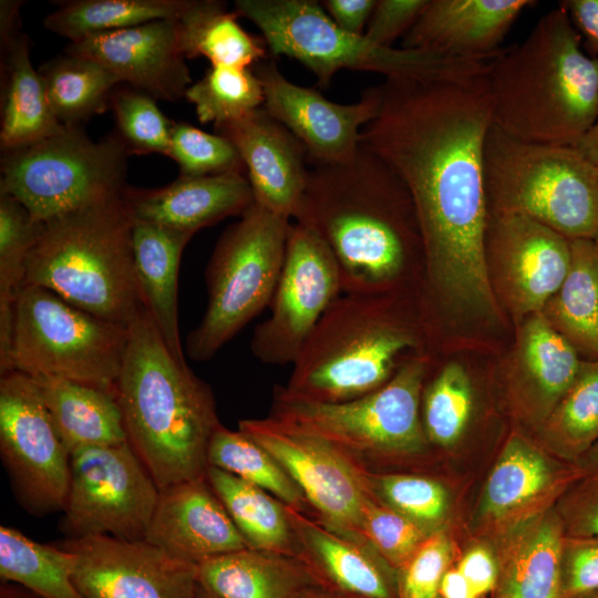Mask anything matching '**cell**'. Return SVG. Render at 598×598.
<instances>
[{"label":"cell","instance_id":"obj_1","mask_svg":"<svg viewBox=\"0 0 598 598\" xmlns=\"http://www.w3.org/2000/svg\"><path fill=\"white\" fill-rule=\"evenodd\" d=\"M487 73L386 79L380 112L361 130V145L412 195L424 244L421 302L430 321L501 316L485 252L483 154L493 124Z\"/></svg>","mask_w":598,"mask_h":598},{"label":"cell","instance_id":"obj_2","mask_svg":"<svg viewBox=\"0 0 598 598\" xmlns=\"http://www.w3.org/2000/svg\"><path fill=\"white\" fill-rule=\"evenodd\" d=\"M313 166L295 219L330 249L343 293H392L410 270L423 275L412 195L380 156L361 145L346 162Z\"/></svg>","mask_w":598,"mask_h":598},{"label":"cell","instance_id":"obj_3","mask_svg":"<svg viewBox=\"0 0 598 598\" xmlns=\"http://www.w3.org/2000/svg\"><path fill=\"white\" fill-rule=\"evenodd\" d=\"M115 392L127 442L159 489L206 475L220 425L213 393L171 352L146 309L128 326Z\"/></svg>","mask_w":598,"mask_h":598},{"label":"cell","instance_id":"obj_4","mask_svg":"<svg viewBox=\"0 0 598 598\" xmlns=\"http://www.w3.org/2000/svg\"><path fill=\"white\" fill-rule=\"evenodd\" d=\"M492 123L529 143L576 146L598 120V59L559 4L487 73Z\"/></svg>","mask_w":598,"mask_h":598},{"label":"cell","instance_id":"obj_5","mask_svg":"<svg viewBox=\"0 0 598 598\" xmlns=\"http://www.w3.org/2000/svg\"><path fill=\"white\" fill-rule=\"evenodd\" d=\"M133 218L122 194L42 224L24 286L128 327L145 309L134 270Z\"/></svg>","mask_w":598,"mask_h":598},{"label":"cell","instance_id":"obj_6","mask_svg":"<svg viewBox=\"0 0 598 598\" xmlns=\"http://www.w3.org/2000/svg\"><path fill=\"white\" fill-rule=\"evenodd\" d=\"M392 293L339 296L322 315L295 360L281 390L293 398L340 403L386 384L420 352L416 320L400 311Z\"/></svg>","mask_w":598,"mask_h":598},{"label":"cell","instance_id":"obj_7","mask_svg":"<svg viewBox=\"0 0 598 598\" xmlns=\"http://www.w3.org/2000/svg\"><path fill=\"white\" fill-rule=\"evenodd\" d=\"M235 12L254 22L274 56L293 58L326 87L341 69L386 79H463L489 71L491 59L395 49L340 29L313 0H236Z\"/></svg>","mask_w":598,"mask_h":598},{"label":"cell","instance_id":"obj_8","mask_svg":"<svg viewBox=\"0 0 598 598\" xmlns=\"http://www.w3.org/2000/svg\"><path fill=\"white\" fill-rule=\"evenodd\" d=\"M483 174L488 214L524 215L569 240L598 235V167L575 146L524 142L492 124Z\"/></svg>","mask_w":598,"mask_h":598},{"label":"cell","instance_id":"obj_9","mask_svg":"<svg viewBox=\"0 0 598 598\" xmlns=\"http://www.w3.org/2000/svg\"><path fill=\"white\" fill-rule=\"evenodd\" d=\"M289 226L288 217L254 203L220 236L206 269V309L186 339L192 360H210L269 306Z\"/></svg>","mask_w":598,"mask_h":598},{"label":"cell","instance_id":"obj_10","mask_svg":"<svg viewBox=\"0 0 598 598\" xmlns=\"http://www.w3.org/2000/svg\"><path fill=\"white\" fill-rule=\"evenodd\" d=\"M128 327L83 311L53 291L24 286L13 312L6 369L115 392Z\"/></svg>","mask_w":598,"mask_h":598},{"label":"cell","instance_id":"obj_11","mask_svg":"<svg viewBox=\"0 0 598 598\" xmlns=\"http://www.w3.org/2000/svg\"><path fill=\"white\" fill-rule=\"evenodd\" d=\"M430 369L427 354L408 361L382 388L361 398L323 403L277 388L272 416L315 434L369 471V462L424 451L421 395Z\"/></svg>","mask_w":598,"mask_h":598},{"label":"cell","instance_id":"obj_12","mask_svg":"<svg viewBox=\"0 0 598 598\" xmlns=\"http://www.w3.org/2000/svg\"><path fill=\"white\" fill-rule=\"evenodd\" d=\"M128 153L120 138L92 141L79 127L16 150L1 158L0 193L44 224L118 196Z\"/></svg>","mask_w":598,"mask_h":598},{"label":"cell","instance_id":"obj_13","mask_svg":"<svg viewBox=\"0 0 598 598\" xmlns=\"http://www.w3.org/2000/svg\"><path fill=\"white\" fill-rule=\"evenodd\" d=\"M63 508L66 538L105 535L144 540L159 487L128 442L71 452Z\"/></svg>","mask_w":598,"mask_h":598},{"label":"cell","instance_id":"obj_14","mask_svg":"<svg viewBox=\"0 0 598 598\" xmlns=\"http://www.w3.org/2000/svg\"><path fill=\"white\" fill-rule=\"evenodd\" d=\"M0 454L14 496L29 514L63 511L71 453L35 380L14 370L0 379Z\"/></svg>","mask_w":598,"mask_h":598},{"label":"cell","instance_id":"obj_15","mask_svg":"<svg viewBox=\"0 0 598 598\" xmlns=\"http://www.w3.org/2000/svg\"><path fill=\"white\" fill-rule=\"evenodd\" d=\"M238 430L281 465L318 519L368 545L362 536V516L374 495L368 470L326 440L272 415L241 420Z\"/></svg>","mask_w":598,"mask_h":598},{"label":"cell","instance_id":"obj_16","mask_svg":"<svg viewBox=\"0 0 598 598\" xmlns=\"http://www.w3.org/2000/svg\"><path fill=\"white\" fill-rule=\"evenodd\" d=\"M342 292L337 262L309 227L290 224L283 265L269 303L270 316L250 341L264 363H293L329 306Z\"/></svg>","mask_w":598,"mask_h":598},{"label":"cell","instance_id":"obj_17","mask_svg":"<svg viewBox=\"0 0 598 598\" xmlns=\"http://www.w3.org/2000/svg\"><path fill=\"white\" fill-rule=\"evenodd\" d=\"M488 274L517 322L540 312L570 267L569 239L524 215L488 214L485 235Z\"/></svg>","mask_w":598,"mask_h":598},{"label":"cell","instance_id":"obj_18","mask_svg":"<svg viewBox=\"0 0 598 598\" xmlns=\"http://www.w3.org/2000/svg\"><path fill=\"white\" fill-rule=\"evenodd\" d=\"M56 545L72 553V579L85 598H197L198 566L145 540L97 535Z\"/></svg>","mask_w":598,"mask_h":598},{"label":"cell","instance_id":"obj_19","mask_svg":"<svg viewBox=\"0 0 598 598\" xmlns=\"http://www.w3.org/2000/svg\"><path fill=\"white\" fill-rule=\"evenodd\" d=\"M252 71L262 86V107L299 140L313 165L352 158L361 146L360 127L380 112V85L365 90L357 103L339 104L288 81L274 60L257 63Z\"/></svg>","mask_w":598,"mask_h":598},{"label":"cell","instance_id":"obj_20","mask_svg":"<svg viewBox=\"0 0 598 598\" xmlns=\"http://www.w3.org/2000/svg\"><path fill=\"white\" fill-rule=\"evenodd\" d=\"M177 20H155L93 34L71 42L65 52L97 62L121 83L154 99L175 101L193 84Z\"/></svg>","mask_w":598,"mask_h":598},{"label":"cell","instance_id":"obj_21","mask_svg":"<svg viewBox=\"0 0 598 598\" xmlns=\"http://www.w3.org/2000/svg\"><path fill=\"white\" fill-rule=\"evenodd\" d=\"M144 540L197 566L213 557L250 548L206 475L159 489Z\"/></svg>","mask_w":598,"mask_h":598},{"label":"cell","instance_id":"obj_22","mask_svg":"<svg viewBox=\"0 0 598 598\" xmlns=\"http://www.w3.org/2000/svg\"><path fill=\"white\" fill-rule=\"evenodd\" d=\"M215 131L238 150L255 203L275 214L295 218L309 171L307 153L299 140L264 107Z\"/></svg>","mask_w":598,"mask_h":598},{"label":"cell","instance_id":"obj_23","mask_svg":"<svg viewBox=\"0 0 598 598\" xmlns=\"http://www.w3.org/2000/svg\"><path fill=\"white\" fill-rule=\"evenodd\" d=\"M286 513L313 584L340 598H400L398 574L370 546L291 506Z\"/></svg>","mask_w":598,"mask_h":598},{"label":"cell","instance_id":"obj_24","mask_svg":"<svg viewBox=\"0 0 598 598\" xmlns=\"http://www.w3.org/2000/svg\"><path fill=\"white\" fill-rule=\"evenodd\" d=\"M528 0H427L401 48L454 56L494 59Z\"/></svg>","mask_w":598,"mask_h":598},{"label":"cell","instance_id":"obj_25","mask_svg":"<svg viewBox=\"0 0 598 598\" xmlns=\"http://www.w3.org/2000/svg\"><path fill=\"white\" fill-rule=\"evenodd\" d=\"M122 196L133 219L192 234L228 216H241L255 203L243 173L179 176L161 188L126 187Z\"/></svg>","mask_w":598,"mask_h":598},{"label":"cell","instance_id":"obj_26","mask_svg":"<svg viewBox=\"0 0 598 598\" xmlns=\"http://www.w3.org/2000/svg\"><path fill=\"white\" fill-rule=\"evenodd\" d=\"M193 236L133 219L134 270L144 307L171 352L183 362L186 361L178 330L177 283L183 250Z\"/></svg>","mask_w":598,"mask_h":598},{"label":"cell","instance_id":"obj_27","mask_svg":"<svg viewBox=\"0 0 598 598\" xmlns=\"http://www.w3.org/2000/svg\"><path fill=\"white\" fill-rule=\"evenodd\" d=\"M513 377L534 403L539 416H548L575 382L582 360L542 312L525 318L517 332Z\"/></svg>","mask_w":598,"mask_h":598},{"label":"cell","instance_id":"obj_28","mask_svg":"<svg viewBox=\"0 0 598 598\" xmlns=\"http://www.w3.org/2000/svg\"><path fill=\"white\" fill-rule=\"evenodd\" d=\"M198 582L218 598H300L315 585L296 557L255 548L200 563Z\"/></svg>","mask_w":598,"mask_h":598},{"label":"cell","instance_id":"obj_29","mask_svg":"<svg viewBox=\"0 0 598 598\" xmlns=\"http://www.w3.org/2000/svg\"><path fill=\"white\" fill-rule=\"evenodd\" d=\"M32 378L70 453L127 442L116 392L61 378Z\"/></svg>","mask_w":598,"mask_h":598},{"label":"cell","instance_id":"obj_30","mask_svg":"<svg viewBox=\"0 0 598 598\" xmlns=\"http://www.w3.org/2000/svg\"><path fill=\"white\" fill-rule=\"evenodd\" d=\"M4 53L0 143L7 152L61 133L65 126L55 117L44 81L31 63L28 38L18 34Z\"/></svg>","mask_w":598,"mask_h":598},{"label":"cell","instance_id":"obj_31","mask_svg":"<svg viewBox=\"0 0 598 598\" xmlns=\"http://www.w3.org/2000/svg\"><path fill=\"white\" fill-rule=\"evenodd\" d=\"M569 243V270L540 312L579 355L598 360V246L595 239Z\"/></svg>","mask_w":598,"mask_h":598},{"label":"cell","instance_id":"obj_32","mask_svg":"<svg viewBox=\"0 0 598 598\" xmlns=\"http://www.w3.org/2000/svg\"><path fill=\"white\" fill-rule=\"evenodd\" d=\"M224 2L189 0L179 17V41L185 58L204 56L212 65L250 69L267 55L264 39L246 32Z\"/></svg>","mask_w":598,"mask_h":598},{"label":"cell","instance_id":"obj_33","mask_svg":"<svg viewBox=\"0 0 598 598\" xmlns=\"http://www.w3.org/2000/svg\"><path fill=\"white\" fill-rule=\"evenodd\" d=\"M206 477L250 548L296 557L297 538L285 504L217 467L208 466Z\"/></svg>","mask_w":598,"mask_h":598},{"label":"cell","instance_id":"obj_34","mask_svg":"<svg viewBox=\"0 0 598 598\" xmlns=\"http://www.w3.org/2000/svg\"><path fill=\"white\" fill-rule=\"evenodd\" d=\"M565 536L563 519L555 514L526 528L498 566L501 595L558 598Z\"/></svg>","mask_w":598,"mask_h":598},{"label":"cell","instance_id":"obj_35","mask_svg":"<svg viewBox=\"0 0 598 598\" xmlns=\"http://www.w3.org/2000/svg\"><path fill=\"white\" fill-rule=\"evenodd\" d=\"M38 71L52 111L65 127H79L81 122L105 112L113 89L121 83L97 62L70 53L45 62Z\"/></svg>","mask_w":598,"mask_h":598},{"label":"cell","instance_id":"obj_36","mask_svg":"<svg viewBox=\"0 0 598 598\" xmlns=\"http://www.w3.org/2000/svg\"><path fill=\"white\" fill-rule=\"evenodd\" d=\"M74 557L55 545L34 542L16 528L0 527V577L39 598H85L72 579Z\"/></svg>","mask_w":598,"mask_h":598},{"label":"cell","instance_id":"obj_37","mask_svg":"<svg viewBox=\"0 0 598 598\" xmlns=\"http://www.w3.org/2000/svg\"><path fill=\"white\" fill-rule=\"evenodd\" d=\"M189 0H73L59 2L43 25L76 42L86 37L141 25L155 20L179 19Z\"/></svg>","mask_w":598,"mask_h":598},{"label":"cell","instance_id":"obj_38","mask_svg":"<svg viewBox=\"0 0 598 598\" xmlns=\"http://www.w3.org/2000/svg\"><path fill=\"white\" fill-rule=\"evenodd\" d=\"M558 476L545 456L524 439L514 436L492 470L484 493V511L493 517L527 504L556 481L582 478L580 471Z\"/></svg>","mask_w":598,"mask_h":598},{"label":"cell","instance_id":"obj_39","mask_svg":"<svg viewBox=\"0 0 598 598\" xmlns=\"http://www.w3.org/2000/svg\"><path fill=\"white\" fill-rule=\"evenodd\" d=\"M42 224L13 197L0 193V371L7 367L13 312L24 287L28 256Z\"/></svg>","mask_w":598,"mask_h":598},{"label":"cell","instance_id":"obj_40","mask_svg":"<svg viewBox=\"0 0 598 598\" xmlns=\"http://www.w3.org/2000/svg\"><path fill=\"white\" fill-rule=\"evenodd\" d=\"M207 463L307 513V501L293 480L266 450L239 430L231 431L221 424L216 429L209 442Z\"/></svg>","mask_w":598,"mask_h":598},{"label":"cell","instance_id":"obj_41","mask_svg":"<svg viewBox=\"0 0 598 598\" xmlns=\"http://www.w3.org/2000/svg\"><path fill=\"white\" fill-rule=\"evenodd\" d=\"M185 97L194 104L200 123L214 127L238 121L264 105L260 81L250 69L212 65Z\"/></svg>","mask_w":598,"mask_h":598},{"label":"cell","instance_id":"obj_42","mask_svg":"<svg viewBox=\"0 0 598 598\" xmlns=\"http://www.w3.org/2000/svg\"><path fill=\"white\" fill-rule=\"evenodd\" d=\"M559 451L581 458L598 441V360H585L578 375L547 419Z\"/></svg>","mask_w":598,"mask_h":598},{"label":"cell","instance_id":"obj_43","mask_svg":"<svg viewBox=\"0 0 598 598\" xmlns=\"http://www.w3.org/2000/svg\"><path fill=\"white\" fill-rule=\"evenodd\" d=\"M473 406L470 378L457 362L444 364L421 395V421L427 442L451 446L462 436Z\"/></svg>","mask_w":598,"mask_h":598},{"label":"cell","instance_id":"obj_44","mask_svg":"<svg viewBox=\"0 0 598 598\" xmlns=\"http://www.w3.org/2000/svg\"><path fill=\"white\" fill-rule=\"evenodd\" d=\"M118 138L128 154L168 156L174 122L158 109L154 97L135 89L113 91L110 99Z\"/></svg>","mask_w":598,"mask_h":598},{"label":"cell","instance_id":"obj_45","mask_svg":"<svg viewBox=\"0 0 598 598\" xmlns=\"http://www.w3.org/2000/svg\"><path fill=\"white\" fill-rule=\"evenodd\" d=\"M374 495L430 532L444 519L448 498L439 482L419 475L378 474L368 471Z\"/></svg>","mask_w":598,"mask_h":598},{"label":"cell","instance_id":"obj_46","mask_svg":"<svg viewBox=\"0 0 598 598\" xmlns=\"http://www.w3.org/2000/svg\"><path fill=\"white\" fill-rule=\"evenodd\" d=\"M168 156L178 164L181 176L185 177L246 171L238 150L227 137L186 123L174 122Z\"/></svg>","mask_w":598,"mask_h":598},{"label":"cell","instance_id":"obj_47","mask_svg":"<svg viewBox=\"0 0 598 598\" xmlns=\"http://www.w3.org/2000/svg\"><path fill=\"white\" fill-rule=\"evenodd\" d=\"M432 533L434 532L393 509L375 495L364 506L363 539L395 570L406 563Z\"/></svg>","mask_w":598,"mask_h":598},{"label":"cell","instance_id":"obj_48","mask_svg":"<svg viewBox=\"0 0 598 598\" xmlns=\"http://www.w3.org/2000/svg\"><path fill=\"white\" fill-rule=\"evenodd\" d=\"M452 555L451 543L444 534L434 532L426 537L396 570L400 598H437Z\"/></svg>","mask_w":598,"mask_h":598},{"label":"cell","instance_id":"obj_49","mask_svg":"<svg viewBox=\"0 0 598 598\" xmlns=\"http://www.w3.org/2000/svg\"><path fill=\"white\" fill-rule=\"evenodd\" d=\"M598 589V537L566 535L558 598H577Z\"/></svg>","mask_w":598,"mask_h":598},{"label":"cell","instance_id":"obj_50","mask_svg":"<svg viewBox=\"0 0 598 598\" xmlns=\"http://www.w3.org/2000/svg\"><path fill=\"white\" fill-rule=\"evenodd\" d=\"M427 0H378L364 37L382 47H392L417 20Z\"/></svg>","mask_w":598,"mask_h":598},{"label":"cell","instance_id":"obj_51","mask_svg":"<svg viewBox=\"0 0 598 598\" xmlns=\"http://www.w3.org/2000/svg\"><path fill=\"white\" fill-rule=\"evenodd\" d=\"M561 519L566 535L598 537V478L584 477L565 499Z\"/></svg>","mask_w":598,"mask_h":598},{"label":"cell","instance_id":"obj_52","mask_svg":"<svg viewBox=\"0 0 598 598\" xmlns=\"http://www.w3.org/2000/svg\"><path fill=\"white\" fill-rule=\"evenodd\" d=\"M456 567L467 579L478 598L492 591L498 584L499 567L493 555L483 547L470 549Z\"/></svg>","mask_w":598,"mask_h":598},{"label":"cell","instance_id":"obj_53","mask_svg":"<svg viewBox=\"0 0 598 598\" xmlns=\"http://www.w3.org/2000/svg\"><path fill=\"white\" fill-rule=\"evenodd\" d=\"M321 7L342 30L363 35V29L374 10L375 0H324Z\"/></svg>","mask_w":598,"mask_h":598},{"label":"cell","instance_id":"obj_54","mask_svg":"<svg viewBox=\"0 0 598 598\" xmlns=\"http://www.w3.org/2000/svg\"><path fill=\"white\" fill-rule=\"evenodd\" d=\"M560 6L568 13L581 41H586L592 56L598 59V0H567Z\"/></svg>","mask_w":598,"mask_h":598},{"label":"cell","instance_id":"obj_55","mask_svg":"<svg viewBox=\"0 0 598 598\" xmlns=\"http://www.w3.org/2000/svg\"><path fill=\"white\" fill-rule=\"evenodd\" d=\"M439 597L478 598L467 579L457 569V567H450L444 574L439 588Z\"/></svg>","mask_w":598,"mask_h":598},{"label":"cell","instance_id":"obj_56","mask_svg":"<svg viewBox=\"0 0 598 598\" xmlns=\"http://www.w3.org/2000/svg\"><path fill=\"white\" fill-rule=\"evenodd\" d=\"M575 147L598 167V120Z\"/></svg>","mask_w":598,"mask_h":598},{"label":"cell","instance_id":"obj_57","mask_svg":"<svg viewBox=\"0 0 598 598\" xmlns=\"http://www.w3.org/2000/svg\"><path fill=\"white\" fill-rule=\"evenodd\" d=\"M584 477L598 478V441L581 457V464L577 466Z\"/></svg>","mask_w":598,"mask_h":598},{"label":"cell","instance_id":"obj_58","mask_svg":"<svg viewBox=\"0 0 598 598\" xmlns=\"http://www.w3.org/2000/svg\"><path fill=\"white\" fill-rule=\"evenodd\" d=\"M0 598H39L34 594L19 590L9 582H3L0 589Z\"/></svg>","mask_w":598,"mask_h":598},{"label":"cell","instance_id":"obj_59","mask_svg":"<svg viewBox=\"0 0 598 598\" xmlns=\"http://www.w3.org/2000/svg\"><path fill=\"white\" fill-rule=\"evenodd\" d=\"M300 598H340L338 596H334L321 588H319L316 585H312L308 587L303 594L300 596Z\"/></svg>","mask_w":598,"mask_h":598},{"label":"cell","instance_id":"obj_60","mask_svg":"<svg viewBox=\"0 0 598 598\" xmlns=\"http://www.w3.org/2000/svg\"><path fill=\"white\" fill-rule=\"evenodd\" d=\"M197 598H218V597L215 596L212 591H209L207 588H205L202 584L198 582Z\"/></svg>","mask_w":598,"mask_h":598},{"label":"cell","instance_id":"obj_61","mask_svg":"<svg viewBox=\"0 0 598 598\" xmlns=\"http://www.w3.org/2000/svg\"><path fill=\"white\" fill-rule=\"evenodd\" d=\"M577 598H598V589L591 591V592H588L586 595H582L580 597H577Z\"/></svg>","mask_w":598,"mask_h":598},{"label":"cell","instance_id":"obj_62","mask_svg":"<svg viewBox=\"0 0 598 598\" xmlns=\"http://www.w3.org/2000/svg\"><path fill=\"white\" fill-rule=\"evenodd\" d=\"M498 598H511V597H508V596H506V595H499Z\"/></svg>","mask_w":598,"mask_h":598},{"label":"cell","instance_id":"obj_63","mask_svg":"<svg viewBox=\"0 0 598 598\" xmlns=\"http://www.w3.org/2000/svg\"><path fill=\"white\" fill-rule=\"evenodd\" d=\"M595 241H596V244L598 246V235L596 236Z\"/></svg>","mask_w":598,"mask_h":598},{"label":"cell","instance_id":"obj_64","mask_svg":"<svg viewBox=\"0 0 598 598\" xmlns=\"http://www.w3.org/2000/svg\"><path fill=\"white\" fill-rule=\"evenodd\" d=\"M437 598H440V597H437Z\"/></svg>","mask_w":598,"mask_h":598}]
</instances>
